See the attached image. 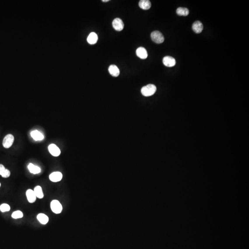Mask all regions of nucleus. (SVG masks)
<instances>
[{
	"label": "nucleus",
	"instance_id": "1a4fd4ad",
	"mask_svg": "<svg viewBox=\"0 0 249 249\" xmlns=\"http://www.w3.org/2000/svg\"><path fill=\"white\" fill-rule=\"evenodd\" d=\"M136 55L138 57L142 59H145L148 57L147 51L143 47L138 48L136 50Z\"/></svg>",
	"mask_w": 249,
	"mask_h": 249
},
{
	"label": "nucleus",
	"instance_id": "423d86ee",
	"mask_svg": "<svg viewBox=\"0 0 249 249\" xmlns=\"http://www.w3.org/2000/svg\"><path fill=\"white\" fill-rule=\"evenodd\" d=\"M163 63L167 67H173L176 64L175 59L171 56H165L163 59Z\"/></svg>",
	"mask_w": 249,
	"mask_h": 249
},
{
	"label": "nucleus",
	"instance_id": "4be33fe9",
	"mask_svg": "<svg viewBox=\"0 0 249 249\" xmlns=\"http://www.w3.org/2000/svg\"><path fill=\"white\" fill-rule=\"evenodd\" d=\"M10 210V206L7 204H3L0 206V211L2 212L9 211Z\"/></svg>",
	"mask_w": 249,
	"mask_h": 249
},
{
	"label": "nucleus",
	"instance_id": "5701e85b",
	"mask_svg": "<svg viewBox=\"0 0 249 249\" xmlns=\"http://www.w3.org/2000/svg\"><path fill=\"white\" fill-rule=\"evenodd\" d=\"M103 1V2H108V1H109V0H103V1Z\"/></svg>",
	"mask_w": 249,
	"mask_h": 249
},
{
	"label": "nucleus",
	"instance_id": "412c9836",
	"mask_svg": "<svg viewBox=\"0 0 249 249\" xmlns=\"http://www.w3.org/2000/svg\"><path fill=\"white\" fill-rule=\"evenodd\" d=\"M12 217L13 219L21 218L23 217V213L20 211H15L13 213L12 215Z\"/></svg>",
	"mask_w": 249,
	"mask_h": 249
},
{
	"label": "nucleus",
	"instance_id": "6ab92c4d",
	"mask_svg": "<svg viewBox=\"0 0 249 249\" xmlns=\"http://www.w3.org/2000/svg\"><path fill=\"white\" fill-rule=\"evenodd\" d=\"M33 191L35 193L36 197H38L39 199H42L43 198V197H44V194H43V192L41 186H39V185L36 186Z\"/></svg>",
	"mask_w": 249,
	"mask_h": 249
},
{
	"label": "nucleus",
	"instance_id": "f257e3e1",
	"mask_svg": "<svg viewBox=\"0 0 249 249\" xmlns=\"http://www.w3.org/2000/svg\"><path fill=\"white\" fill-rule=\"evenodd\" d=\"M157 90V87L153 84H149L143 86L141 89V93L145 97H150L155 93Z\"/></svg>",
	"mask_w": 249,
	"mask_h": 249
},
{
	"label": "nucleus",
	"instance_id": "6e6552de",
	"mask_svg": "<svg viewBox=\"0 0 249 249\" xmlns=\"http://www.w3.org/2000/svg\"><path fill=\"white\" fill-rule=\"evenodd\" d=\"M49 178L52 182H59L62 179V174L60 172H53L50 174Z\"/></svg>",
	"mask_w": 249,
	"mask_h": 249
},
{
	"label": "nucleus",
	"instance_id": "f3484780",
	"mask_svg": "<svg viewBox=\"0 0 249 249\" xmlns=\"http://www.w3.org/2000/svg\"><path fill=\"white\" fill-rule=\"evenodd\" d=\"M10 171L9 170L5 169L4 166L3 165L0 164V175L4 178H7L10 177Z\"/></svg>",
	"mask_w": 249,
	"mask_h": 249
},
{
	"label": "nucleus",
	"instance_id": "39448f33",
	"mask_svg": "<svg viewBox=\"0 0 249 249\" xmlns=\"http://www.w3.org/2000/svg\"><path fill=\"white\" fill-rule=\"evenodd\" d=\"M113 27L116 31H121L124 29V24L123 22L120 18H116L112 22Z\"/></svg>",
	"mask_w": 249,
	"mask_h": 249
},
{
	"label": "nucleus",
	"instance_id": "aec40b11",
	"mask_svg": "<svg viewBox=\"0 0 249 249\" xmlns=\"http://www.w3.org/2000/svg\"><path fill=\"white\" fill-rule=\"evenodd\" d=\"M177 14L179 16H186L189 15V11L187 8H179L176 10Z\"/></svg>",
	"mask_w": 249,
	"mask_h": 249
},
{
	"label": "nucleus",
	"instance_id": "20e7f679",
	"mask_svg": "<svg viewBox=\"0 0 249 249\" xmlns=\"http://www.w3.org/2000/svg\"><path fill=\"white\" fill-rule=\"evenodd\" d=\"M15 138L12 134H9L6 136L4 138L2 145L4 148L6 149L9 148L12 146L14 142Z\"/></svg>",
	"mask_w": 249,
	"mask_h": 249
},
{
	"label": "nucleus",
	"instance_id": "9d476101",
	"mask_svg": "<svg viewBox=\"0 0 249 249\" xmlns=\"http://www.w3.org/2000/svg\"><path fill=\"white\" fill-rule=\"evenodd\" d=\"M27 199L30 203H34L36 201V197L33 190L28 189L26 192Z\"/></svg>",
	"mask_w": 249,
	"mask_h": 249
},
{
	"label": "nucleus",
	"instance_id": "b1692460",
	"mask_svg": "<svg viewBox=\"0 0 249 249\" xmlns=\"http://www.w3.org/2000/svg\"><path fill=\"white\" fill-rule=\"evenodd\" d=\"M1 184L0 183V187H1Z\"/></svg>",
	"mask_w": 249,
	"mask_h": 249
},
{
	"label": "nucleus",
	"instance_id": "dca6fc26",
	"mask_svg": "<svg viewBox=\"0 0 249 249\" xmlns=\"http://www.w3.org/2000/svg\"><path fill=\"white\" fill-rule=\"evenodd\" d=\"M37 219L39 222H40V223L43 225L46 224L49 222V217L43 213L39 214L37 216Z\"/></svg>",
	"mask_w": 249,
	"mask_h": 249
},
{
	"label": "nucleus",
	"instance_id": "f03ea898",
	"mask_svg": "<svg viewBox=\"0 0 249 249\" xmlns=\"http://www.w3.org/2000/svg\"><path fill=\"white\" fill-rule=\"evenodd\" d=\"M151 38L152 41L158 44L162 43L164 41V37L159 31H153L151 34Z\"/></svg>",
	"mask_w": 249,
	"mask_h": 249
},
{
	"label": "nucleus",
	"instance_id": "7ed1b4c3",
	"mask_svg": "<svg viewBox=\"0 0 249 249\" xmlns=\"http://www.w3.org/2000/svg\"><path fill=\"white\" fill-rule=\"evenodd\" d=\"M50 208L53 212L56 214H60L62 211V206L57 200H54L51 202Z\"/></svg>",
	"mask_w": 249,
	"mask_h": 249
},
{
	"label": "nucleus",
	"instance_id": "4468645a",
	"mask_svg": "<svg viewBox=\"0 0 249 249\" xmlns=\"http://www.w3.org/2000/svg\"><path fill=\"white\" fill-rule=\"evenodd\" d=\"M151 2L149 0H141L139 2V6L143 10H148L151 8Z\"/></svg>",
	"mask_w": 249,
	"mask_h": 249
},
{
	"label": "nucleus",
	"instance_id": "2eb2a0df",
	"mask_svg": "<svg viewBox=\"0 0 249 249\" xmlns=\"http://www.w3.org/2000/svg\"><path fill=\"white\" fill-rule=\"evenodd\" d=\"M98 40V36L95 32H92L90 34L87 38V42L90 44H94L97 43Z\"/></svg>",
	"mask_w": 249,
	"mask_h": 249
},
{
	"label": "nucleus",
	"instance_id": "ddd939ff",
	"mask_svg": "<svg viewBox=\"0 0 249 249\" xmlns=\"http://www.w3.org/2000/svg\"><path fill=\"white\" fill-rule=\"evenodd\" d=\"M108 71H109V73H110L112 76L113 77H118L119 75L120 70L118 69L116 65H110L108 68Z\"/></svg>",
	"mask_w": 249,
	"mask_h": 249
},
{
	"label": "nucleus",
	"instance_id": "0eeeda50",
	"mask_svg": "<svg viewBox=\"0 0 249 249\" xmlns=\"http://www.w3.org/2000/svg\"><path fill=\"white\" fill-rule=\"evenodd\" d=\"M49 152L54 157H58L61 154V150L55 144H51L49 145Z\"/></svg>",
	"mask_w": 249,
	"mask_h": 249
},
{
	"label": "nucleus",
	"instance_id": "a211bd4d",
	"mask_svg": "<svg viewBox=\"0 0 249 249\" xmlns=\"http://www.w3.org/2000/svg\"><path fill=\"white\" fill-rule=\"evenodd\" d=\"M28 168L30 171V173L33 174H38L40 173L41 172V169L39 166H36L33 164L32 163H30L28 166Z\"/></svg>",
	"mask_w": 249,
	"mask_h": 249
},
{
	"label": "nucleus",
	"instance_id": "f8f14e48",
	"mask_svg": "<svg viewBox=\"0 0 249 249\" xmlns=\"http://www.w3.org/2000/svg\"><path fill=\"white\" fill-rule=\"evenodd\" d=\"M31 135L35 141H41V140H43V138H44V136H43V134L38 130H35V131H31Z\"/></svg>",
	"mask_w": 249,
	"mask_h": 249
},
{
	"label": "nucleus",
	"instance_id": "9b49d317",
	"mask_svg": "<svg viewBox=\"0 0 249 249\" xmlns=\"http://www.w3.org/2000/svg\"><path fill=\"white\" fill-rule=\"evenodd\" d=\"M192 28L194 32L197 34L202 32L204 29L203 24L199 21H195L193 24Z\"/></svg>",
	"mask_w": 249,
	"mask_h": 249
}]
</instances>
